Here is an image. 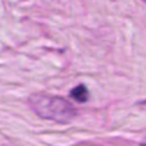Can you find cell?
Wrapping results in <instances>:
<instances>
[{
    "label": "cell",
    "instance_id": "6da1fadb",
    "mask_svg": "<svg viewBox=\"0 0 146 146\" xmlns=\"http://www.w3.org/2000/svg\"><path fill=\"white\" fill-rule=\"evenodd\" d=\"M28 104L38 117L58 123H68L77 114L68 100L49 94H33L28 98Z\"/></svg>",
    "mask_w": 146,
    "mask_h": 146
},
{
    "label": "cell",
    "instance_id": "7a4b0ae2",
    "mask_svg": "<svg viewBox=\"0 0 146 146\" xmlns=\"http://www.w3.org/2000/svg\"><path fill=\"white\" fill-rule=\"evenodd\" d=\"M71 98H73L78 103H85L88 99V91L85 85H78L71 90Z\"/></svg>",
    "mask_w": 146,
    "mask_h": 146
},
{
    "label": "cell",
    "instance_id": "3957f363",
    "mask_svg": "<svg viewBox=\"0 0 146 146\" xmlns=\"http://www.w3.org/2000/svg\"><path fill=\"white\" fill-rule=\"evenodd\" d=\"M141 145H142V146H146V135H145V137H144V139H142Z\"/></svg>",
    "mask_w": 146,
    "mask_h": 146
},
{
    "label": "cell",
    "instance_id": "277c9868",
    "mask_svg": "<svg viewBox=\"0 0 146 146\" xmlns=\"http://www.w3.org/2000/svg\"><path fill=\"white\" fill-rule=\"evenodd\" d=\"M145 1H146V0H145Z\"/></svg>",
    "mask_w": 146,
    "mask_h": 146
}]
</instances>
